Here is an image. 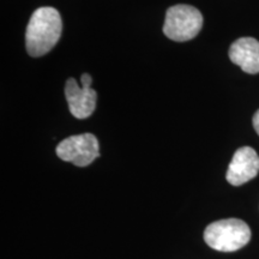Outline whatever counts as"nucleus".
<instances>
[{"instance_id":"obj_1","label":"nucleus","mask_w":259,"mask_h":259,"mask_svg":"<svg viewBox=\"0 0 259 259\" xmlns=\"http://www.w3.org/2000/svg\"><path fill=\"white\" fill-rule=\"evenodd\" d=\"M63 31L60 14L54 8L45 6L31 15L27 31L25 47L30 57L37 58L47 54L59 41Z\"/></svg>"},{"instance_id":"obj_2","label":"nucleus","mask_w":259,"mask_h":259,"mask_svg":"<svg viewBox=\"0 0 259 259\" xmlns=\"http://www.w3.org/2000/svg\"><path fill=\"white\" fill-rule=\"evenodd\" d=\"M251 229L239 219H226L215 221L204 231V240L210 247L220 252H234L248 244Z\"/></svg>"},{"instance_id":"obj_3","label":"nucleus","mask_w":259,"mask_h":259,"mask_svg":"<svg viewBox=\"0 0 259 259\" xmlns=\"http://www.w3.org/2000/svg\"><path fill=\"white\" fill-rule=\"evenodd\" d=\"M203 27V16L198 9L191 5H174L167 10L163 32L173 41L192 40Z\"/></svg>"},{"instance_id":"obj_4","label":"nucleus","mask_w":259,"mask_h":259,"mask_svg":"<svg viewBox=\"0 0 259 259\" xmlns=\"http://www.w3.org/2000/svg\"><path fill=\"white\" fill-rule=\"evenodd\" d=\"M58 157L74 166L87 167L100 156V145L93 134L71 136L58 144Z\"/></svg>"},{"instance_id":"obj_5","label":"nucleus","mask_w":259,"mask_h":259,"mask_svg":"<svg viewBox=\"0 0 259 259\" xmlns=\"http://www.w3.org/2000/svg\"><path fill=\"white\" fill-rule=\"evenodd\" d=\"M259 156L251 147L239 148L227 169L226 179L233 186H240L257 177Z\"/></svg>"},{"instance_id":"obj_6","label":"nucleus","mask_w":259,"mask_h":259,"mask_svg":"<svg viewBox=\"0 0 259 259\" xmlns=\"http://www.w3.org/2000/svg\"><path fill=\"white\" fill-rule=\"evenodd\" d=\"M65 96L74 118L87 119L95 111L97 93L92 85L79 87L76 79L71 77L65 83Z\"/></svg>"},{"instance_id":"obj_7","label":"nucleus","mask_w":259,"mask_h":259,"mask_svg":"<svg viewBox=\"0 0 259 259\" xmlns=\"http://www.w3.org/2000/svg\"><path fill=\"white\" fill-rule=\"evenodd\" d=\"M229 59L246 73H259V41L253 37H240L229 48Z\"/></svg>"},{"instance_id":"obj_8","label":"nucleus","mask_w":259,"mask_h":259,"mask_svg":"<svg viewBox=\"0 0 259 259\" xmlns=\"http://www.w3.org/2000/svg\"><path fill=\"white\" fill-rule=\"evenodd\" d=\"M80 82H82V85H92L93 78L89 73H83L80 76Z\"/></svg>"},{"instance_id":"obj_9","label":"nucleus","mask_w":259,"mask_h":259,"mask_svg":"<svg viewBox=\"0 0 259 259\" xmlns=\"http://www.w3.org/2000/svg\"><path fill=\"white\" fill-rule=\"evenodd\" d=\"M253 127L259 136V109L254 113L253 115Z\"/></svg>"}]
</instances>
